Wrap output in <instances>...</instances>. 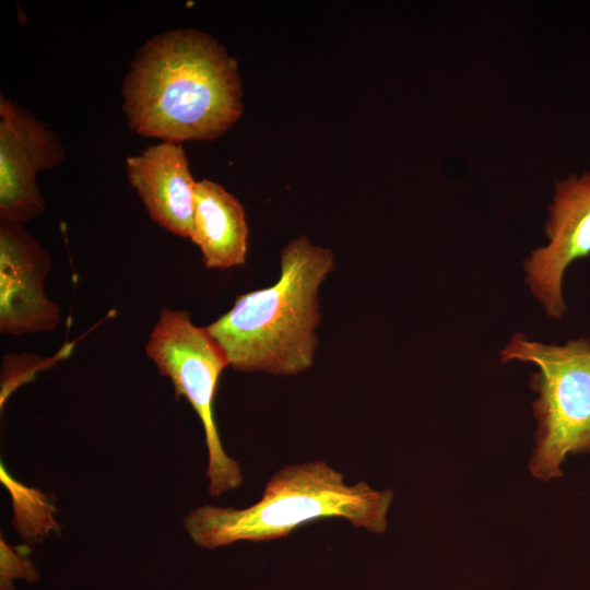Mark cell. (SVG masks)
<instances>
[{"label":"cell","instance_id":"1","mask_svg":"<svg viewBox=\"0 0 590 590\" xmlns=\"http://www.w3.org/2000/svg\"><path fill=\"white\" fill-rule=\"evenodd\" d=\"M122 96L130 128L166 142L214 140L243 115L236 59L210 34L192 28L146 40L126 74Z\"/></svg>","mask_w":590,"mask_h":590},{"label":"cell","instance_id":"2","mask_svg":"<svg viewBox=\"0 0 590 590\" xmlns=\"http://www.w3.org/2000/svg\"><path fill=\"white\" fill-rule=\"evenodd\" d=\"M331 250L300 236L281 251L279 281L238 295L205 327L236 370L295 375L314 364L320 322L318 288L333 269Z\"/></svg>","mask_w":590,"mask_h":590},{"label":"cell","instance_id":"3","mask_svg":"<svg viewBox=\"0 0 590 590\" xmlns=\"http://www.w3.org/2000/svg\"><path fill=\"white\" fill-rule=\"evenodd\" d=\"M392 499L388 488L379 491L363 481L345 484L341 472L317 460L275 472L259 502L247 508L203 505L182 522L192 542L208 550L286 538L298 527L326 518H342L380 534Z\"/></svg>","mask_w":590,"mask_h":590},{"label":"cell","instance_id":"4","mask_svg":"<svg viewBox=\"0 0 590 590\" xmlns=\"http://www.w3.org/2000/svg\"><path fill=\"white\" fill-rule=\"evenodd\" d=\"M500 363L534 364L530 387L538 393L532 403L538 426L530 473L548 481L562 475L569 452H590V340L570 339L548 344L517 332L499 352Z\"/></svg>","mask_w":590,"mask_h":590},{"label":"cell","instance_id":"5","mask_svg":"<svg viewBox=\"0 0 590 590\" xmlns=\"http://www.w3.org/2000/svg\"><path fill=\"white\" fill-rule=\"evenodd\" d=\"M144 350L172 380L176 398L185 397L203 425L209 493L220 496L238 488L244 481L240 465L225 452L213 414L219 379L229 365L221 346L205 328L192 323L189 311L163 308Z\"/></svg>","mask_w":590,"mask_h":590},{"label":"cell","instance_id":"6","mask_svg":"<svg viewBox=\"0 0 590 590\" xmlns=\"http://www.w3.org/2000/svg\"><path fill=\"white\" fill-rule=\"evenodd\" d=\"M544 235L547 243L522 261L524 282L545 315L559 320L567 311L565 272L574 261L590 255V170L555 181Z\"/></svg>","mask_w":590,"mask_h":590},{"label":"cell","instance_id":"7","mask_svg":"<svg viewBox=\"0 0 590 590\" xmlns=\"http://www.w3.org/2000/svg\"><path fill=\"white\" fill-rule=\"evenodd\" d=\"M63 160L64 150L57 135L31 111L1 95L0 221L25 224L40 215L45 200L36 175Z\"/></svg>","mask_w":590,"mask_h":590},{"label":"cell","instance_id":"8","mask_svg":"<svg viewBox=\"0 0 590 590\" xmlns=\"http://www.w3.org/2000/svg\"><path fill=\"white\" fill-rule=\"evenodd\" d=\"M49 253L25 224L0 221V331L26 334L55 331L59 307L45 293Z\"/></svg>","mask_w":590,"mask_h":590},{"label":"cell","instance_id":"9","mask_svg":"<svg viewBox=\"0 0 590 590\" xmlns=\"http://www.w3.org/2000/svg\"><path fill=\"white\" fill-rule=\"evenodd\" d=\"M126 172L150 217L167 232L190 238L197 181L181 143L163 141L129 156Z\"/></svg>","mask_w":590,"mask_h":590},{"label":"cell","instance_id":"10","mask_svg":"<svg viewBox=\"0 0 590 590\" xmlns=\"http://www.w3.org/2000/svg\"><path fill=\"white\" fill-rule=\"evenodd\" d=\"M190 239L208 269H229L246 261L248 227L243 204L221 185L196 182Z\"/></svg>","mask_w":590,"mask_h":590},{"label":"cell","instance_id":"11","mask_svg":"<svg viewBox=\"0 0 590 590\" xmlns=\"http://www.w3.org/2000/svg\"><path fill=\"white\" fill-rule=\"evenodd\" d=\"M0 590H15L12 579H24L27 582L39 580L35 565L25 556L23 547H11L1 541Z\"/></svg>","mask_w":590,"mask_h":590}]
</instances>
